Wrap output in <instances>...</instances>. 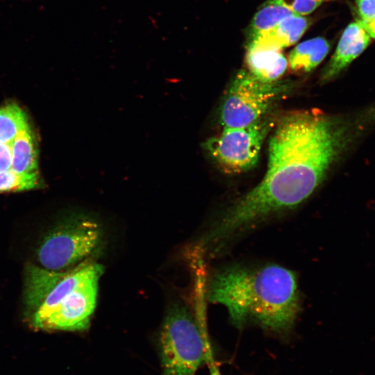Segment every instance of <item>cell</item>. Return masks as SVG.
<instances>
[{"label": "cell", "instance_id": "1", "mask_svg": "<svg viewBox=\"0 0 375 375\" xmlns=\"http://www.w3.org/2000/svg\"><path fill=\"white\" fill-rule=\"evenodd\" d=\"M374 123L375 105L348 115L314 109L283 117L269 138L263 178L215 221L203 244L219 250L244 231L303 203Z\"/></svg>", "mask_w": 375, "mask_h": 375}, {"label": "cell", "instance_id": "2", "mask_svg": "<svg viewBox=\"0 0 375 375\" xmlns=\"http://www.w3.org/2000/svg\"><path fill=\"white\" fill-rule=\"evenodd\" d=\"M206 299L224 306L232 324L251 322L279 333L290 331L301 310L296 274L277 264H232L213 272Z\"/></svg>", "mask_w": 375, "mask_h": 375}, {"label": "cell", "instance_id": "3", "mask_svg": "<svg viewBox=\"0 0 375 375\" xmlns=\"http://www.w3.org/2000/svg\"><path fill=\"white\" fill-rule=\"evenodd\" d=\"M210 343L205 326L180 302L170 306L160 333L163 375H194Z\"/></svg>", "mask_w": 375, "mask_h": 375}, {"label": "cell", "instance_id": "4", "mask_svg": "<svg viewBox=\"0 0 375 375\" xmlns=\"http://www.w3.org/2000/svg\"><path fill=\"white\" fill-rule=\"evenodd\" d=\"M102 238V228L94 217L72 215L46 234L37 250L38 262L50 270L68 269L93 254Z\"/></svg>", "mask_w": 375, "mask_h": 375}, {"label": "cell", "instance_id": "5", "mask_svg": "<svg viewBox=\"0 0 375 375\" xmlns=\"http://www.w3.org/2000/svg\"><path fill=\"white\" fill-rule=\"evenodd\" d=\"M285 86L264 82L246 70L240 71L228 88L220 112L223 128L244 127L262 119L283 94Z\"/></svg>", "mask_w": 375, "mask_h": 375}, {"label": "cell", "instance_id": "6", "mask_svg": "<svg viewBox=\"0 0 375 375\" xmlns=\"http://www.w3.org/2000/svg\"><path fill=\"white\" fill-rule=\"evenodd\" d=\"M271 124L260 119L244 127L223 128L219 135L206 140L202 148L224 172L228 174L245 172L257 162Z\"/></svg>", "mask_w": 375, "mask_h": 375}, {"label": "cell", "instance_id": "7", "mask_svg": "<svg viewBox=\"0 0 375 375\" xmlns=\"http://www.w3.org/2000/svg\"><path fill=\"white\" fill-rule=\"evenodd\" d=\"M101 276L90 278L67 294L37 328L62 331L87 329L96 306L98 282Z\"/></svg>", "mask_w": 375, "mask_h": 375}, {"label": "cell", "instance_id": "8", "mask_svg": "<svg viewBox=\"0 0 375 375\" xmlns=\"http://www.w3.org/2000/svg\"><path fill=\"white\" fill-rule=\"evenodd\" d=\"M371 37L358 20L344 31L335 51L322 71L321 80L328 82L347 68L369 45Z\"/></svg>", "mask_w": 375, "mask_h": 375}, {"label": "cell", "instance_id": "9", "mask_svg": "<svg viewBox=\"0 0 375 375\" xmlns=\"http://www.w3.org/2000/svg\"><path fill=\"white\" fill-rule=\"evenodd\" d=\"M103 272L102 265L88 262H82L75 267L69 269L67 274L56 284L43 303L32 314L33 326L37 328L67 294L90 278L101 275Z\"/></svg>", "mask_w": 375, "mask_h": 375}, {"label": "cell", "instance_id": "10", "mask_svg": "<svg viewBox=\"0 0 375 375\" xmlns=\"http://www.w3.org/2000/svg\"><path fill=\"white\" fill-rule=\"evenodd\" d=\"M308 26L309 21L304 16L296 14L290 15L256 38L247 45V49L281 50L296 43Z\"/></svg>", "mask_w": 375, "mask_h": 375}, {"label": "cell", "instance_id": "11", "mask_svg": "<svg viewBox=\"0 0 375 375\" xmlns=\"http://www.w3.org/2000/svg\"><path fill=\"white\" fill-rule=\"evenodd\" d=\"M68 271H53L42 266L28 265L24 288V302L28 310L33 313Z\"/></svg>", "mask_w": 375, "mask_h": 375}, {"label": "cell", "instance_id": "12", "mask_svg": "<svg viewBox=\"0 0 375 375\" xmlns=\"http://www.w3.org/2000/svg\"><path fill=\"white\" fill-rule=\"evenodd\" d=\"M246 62L250 72L259 80L272 83L285 73L288 62L281 50L256 49L247 51Z\"/></svg>", "mask_w": 375, "mask_h": 375}, {"label": "cell", "instance_id": "13", "mask_svg": "<svg viewBox=\"0 0 375 375\" xmlns=\"http://www.w3.org/2000/svg\"><path fill=\"white\" fill-rule=\"evenodd\" d=\"M330 49L328 42L317 37L302 42L289 53L288 64L295 73H307L315 68L326 56Z\"/></svg>", "mask_w": 375, "mask_h": 375}, {"label": "cell", "instance_id": "14", "mask_svg": "<svg viewBox=\"0 0 375 375\" xmlns=\"http://www.w3.org/2000/svg\"><path fill=\"white\" fill-rule=\"evenodd\" d=\"M11 151L12 170L18 174L39 172L37 140L30 126L11 142Z\"/></svg>", "mask_w": 375, "mask_h": 375}, {"label": "cell", "instance_id": "15", "mask_svg": "<svg viewBox=\"0 0 375 375\" xmlns=\"http://www.w3.org/2000/svg\"><path fill=\"white\" fill-rule=\"evenodd\" d=\"M294 14L281 3L275 0H267L255 14L247 29V45L284 18Z\"/></svg>", "mask_w": 375, "mask_h": 375}, {"label": "cell", "instance_id": "16", "mask_svg": "<svg viewBox=\"0 0 375 375\" xmlns=\"http://www.w3.org/2000/svg\"><path fill=\"white\" fill-rule=\"evenodd\" d=\"M29 126L26 112L16 103L10 102L0 108L1 144H10Z\"/></svg>", "mask_w": 375, "mask_h": 375}, {"label": "cell", "instance_id": "17", "mask_svg": "<svg viewBox=\"0 0 375 375\" xmlns=\"http://www.w3.org/2000/svg\"><path fill=\"white\" fill-rule=\"evenodd\" d=\"M41 184L39 172L18 174L12 169L0 172V192L33 190L39 188Z\"/></svg>", "mask_w": 375, "mask_h": 375}, {"label": "cell", "instance_id": "18", "mask_svg": "<svg viewBox=\"0 0 375 375\" xmlns=\"http://www.w3.org/2000/svg\"><path fill=\"white\" fill-rule=\"evenodd\" d=\"M288 8L293 13L299 15L308 14L312 9L315 0H275Z\"/></svg>", "mask_w": 375, "mask_h": 375}, {"label": "cell", "instance_id": "19", "mask_svg": "<svg viewBox=\"0 0 375 375\" xmlns=\"http://www.w3.org/2000/svg\"><path fill=\"white\" fill-rule=\"evenodd\" d=\"M357 12L361 22L375 19V0H356Z\"/></svg>", "mask_w": 375, "mask_h": 375}, {"label": "cell", "instance_id": "20", "mask_svg": "<svg viewBox=\"0 0 375 375\" xmlns=\"http://www.w3.org/2000/svg\"><path fill=\"white\" fill-rule=\"evenodd\" d=\"M12 151L10 144L0 143V172L11 169Z\"/></svg>", "mask_w": 375, "mask_h": 375}, {"label": "cell", "instance_id": "21", "mask_svg": "<svg viewBox=\"0 0 375 375\" xmlns=\"http://www.w3.org/2000/svg\"><path fill=\"white\" fill-rule=\"evenodd\" d=\"M205 362L208 367L210 375H222L211 349L206 351Z\"/></svg>", "mask_w": 375, "mask_h": 375}, {"label": "cell", "instance_id": "22", "mask_svg": "<svg viewBox=\"0 0 375 375\" xmlns=\"http://www.w3.org/2000/svg\"><path fill=\"white\" fill-rule=\"evenodd\" d=\"M371 38H375V19L368 22L358 20Z\"/></svg>", "mask_w": 375, "mask_h": 375}, {"label": "cell", "instance_id": "23", "mask_svg": "<svg viewBox=\"0 0 375 375\" xmlns=\"http://www.w3.org/2000/svg\"><path fill=\"white\" fill-rule=\"evenodd\" d=\"M318 1H320V2H322V1H324V0H318Z\"/></svg>", "mask_w": 375, "mask_h": 375}]
</instances>
